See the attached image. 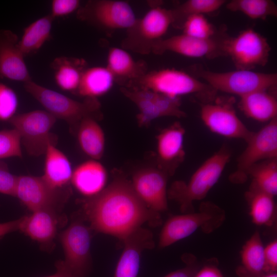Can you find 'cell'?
Masks as SVG:
<instances>
[{
	"label": "cell",
	"mask_w": 277,
	"mask_h": 277,
	"mask_svg": "<svg viewBox=\"0 0 277 277\" xmlns=\"http://www.w3.org/2000/svg\"><path fill=\"white\" fill-rule=\"evenodd\" d=\"M81 214L92 230L121 241L145 223L160 226V214L150 210L135 192L131 182L122 176L97 195L80 201Z\"/></svg>",
	"instance_id": "obj_1"
},
{
	"label": "cell",
	"mask_w": 277,
	"mask_h": 277,
	"mask_svg": "<svg viewBox=\"0 0 277 277\" xmlns=\"http://www.w3.org/2000/svg\"><path fill=\"white\" fill-rule=\"evenodd\" d=\"M231 155L229 148L223 146L195 170L188 182H173L167 191L168 198L179 204L182 213L194 212L193 202L206 196L218 182Z\"/></svg>",
	"instance_id": "obj_2"
},
{
	"label": "cell",
	"mask_w": 277,
	"mask_h": 277,
	"mask_svg": "<svg viewBox=\"0 0 277 277\" xmlns=\"http://www.w3.org/2000/svg\"><path fill=\"white\" fill-rule=\"evenodd\" d=\"M128 84L129 88L148 90L171 98L194 94L203 103L212 102L217 92L188 73L170 68L146 72Z\"/></svg>",
	"instance_id": "obj_3"
},
{
	"label": "cell",
	"mask_w": 277,
	"mask_h": 277,
	"mask_svg": "<svg viewBox=\"0 0 277 277\" xmlns=\"http://www.w3.org/2000/svg\"><path fill=\"white\" fill-rule=\"evenodd\" d=\"M225 219L224 210L211 202H202L197 212L172 216L166 221L160 234L158 247L160 249L168 247L198 229L204 233H211L221 227Z\"/></svg>",
	"instance_id": "obj_4"
},
{
	"label": "cell",
	"mask_w": 277,
	"mask_h": 277,
	"mask_svg": "<svg viewBox=\"0 0 277 277\" xmlns=\"http://www.w3.org/2000/svg\"><path fill=\"white\" fill-rule=\"evenodd\" d=\"M26 91L53 115L66 121L73 131L85 117L95 118L100 108L97 98H85L83 102L71 98L41 86L32 80L24 83Z\"/></svg>",
	"instance_id": "obj_5"
},
{
	"label": "cell",
	"mask_w": 277,
	"mask_h": 277,
	"mask_svg": "<svg viewBox=\"0 0 277 277\" xmlns=\"http://www.w3.org/2000/svg\"><path fill=\"white\" fill-rule=\"evenodd\" d=\"M194 71L198 77L217 92L220 91L240 97L258 90L275 91L276 88V73L244 70L216 72L201 68H196Z\"/></svg>",
	"instance_id": "obj_6"
},
{
	"label": "cell",
	"mask_w": 277,
	"mask_h": 277,
	"mask_svg": "<svg viewBox=\"0 0 277 277\" xmlns=\"http://www.w3.org/2000/svg\"><path fill=\"white\" fill-rule=\"evenodd\" d=\"M92 230L80 213L58 234L64 253L61 261L75 277H87L91 271Z\"/></svg>",
	"instance_id": "obj_7"
},
{
	"label": "cell",
	"mask_w": 277,
	"mask_h": 277,
	"mask_svg": "<svg viewBox=\"0 0 277 277\" xmlns=\"http://www.w3.org/2000/svg\"><path fill=\"white\" fill-rule=\"evenodd\" d=\"M56 120L47 111L36 110L15 114L9 122L18 132L28 153L37 156L45 154L49 143L57 142L50 132Z\"/></svg>",
	"instance_id": "obj_8"
},
{
	"label": "cell",
	"mask_w": 277,
	"mask_h": 277,
	"mask_svg": "<svg viewBox=\"0 0 277 277\" xmlns=\"http://www.w3.org/2000/svg\"><path fill=\"white\" fill-rule=\"evenodd\" d=\"M247 146L237 160L236 168L229 176L233 183H244L249 170L264 161L277 158V118L268 122L246 142Z\"/></svg>",
	"instance_id": "obj_9"
},
{
	"label": "cell",
	"mask_w": 277,
	"mask_h": 277,
	"mask_svg": "<svg viewBox=\"0 0 277 277\" xmlns=\"http://www.w3.org/2000/svg\"><path fill=\"white\" fill-rule=\"evenodd\" d=\"M224 51L225 55L231 58L236 70H252L267 64L271 47L264 36L248 28L236 36H227Z\"/></svg>",
	"instance_id": "obj_10"
},
{
	"label": "cell",
	"mask_w": 277,
	"mask_h": 277,
	"mask_svg": "<svg viewBox=\"0 0 277 277\" xmlns=\"http://www.w3.org/2000/svg\"><path fill=\"white\" fill-rule=\"evenodd\" d=\"M71 193L70 187L56 188L41 176H18L15 197L31 212L50 209L59 212Z\"/></svg>",
	"instance_id": "obj_11"
},
{
	"label": "cell",
	"mask_w": 277,
	"mask_h": 277,
	"mask_svg": "<svg viewBox=\"0 0 277 277\" xmlns=\"http://www.w3.org/2000/svg\"><path fill=\"white\" fill-rule=\"evenodd\" d=\"M173 22L171 10L154 7L128 30L129 35L124 44L128 48L148 53L151 51L153 44L162 39Z\"/></svg>",
	"instance_id": "obj_12"
},
{
	"label": "cell",
	"mask_w": 277,
	"mask_h": 277,
	"mask_svg": "<svg viewBox=\"0 0 277 277\" xmlns=\"http://www.w3.org/2000/svg\"><path fill=\"white\" fill-rule=\"evenodd\" d=\"M121 92L136 106L138 110L136 119L140 126L147 127L152 121L161 117L186 116L181 108L180 98H171L145 89L123 87Z\"/></svg>",
	"instance_id": "obj_13"
},
{
	"label": "cell",
	"mask_w": 277,
	"mask_h": 277,
	"mask_svg": "<svg viewBox=\"0 0 277 277\" xmlns=\"http://www.w3.org/2000/svg\"><path fill=\"white\" fill-rule=\"evenodd\" d=\"M78 15L82 20L110 30H129L137 21L131 7L123 1H90L78 9Z\"/></svg>",
	"instance_id": "obj_14"
},
{
	"label": "cell",
	"mask_w": 277,
	"mask_h": 277,
	"mask_svg": "<svg viewBox=\"0 0 277 277\" xmlns=\"http://www.w3.org/2000/svg\"><path fill=\"white\" fill-rule=\"evenodd\" d=\"M227 36L221 31L211 38L202 39L183 33L156 41L151 51L157 54L170 51L189 57L212 59L225 55L224 44Z\"/></svg>",
	"instance_id": "obj_15"
},
{
	"label": "cell",
	"mask_w": 277,
	"mask_h": 277,
	"mask_svg": "<svg viewBox=\"0 0 277 277\" xmlns=\"http://www.w3.org/2000/svg\"><path fill=\"white\" fill-rule=\"evenodd\" d=\"M212 102L202 104L200 115L204 125L216 134L246 142L253 132L239 118L232 105L228 102Z\"/></svg>",
	"instance_id": "obj_16"
},
{
	"label": "cell",
	"mask_w": 277,
	"mask_h": 277,
	"mask_svg": "<svg viewBox=\"0 0 277 277\" xmlns=\"http://www.w3.org/2000/svg\"><path fill=\"white\" fill-rule=\"evenodd\" d=\"M167 177L168 175L158 168H145L136 171L131 182L142 202L160 214L168 209Z\"/></svg>",
	"instance_id": "obj_17"
},
{
	"label": "cell",
	"mask_w": 277,
	"mask_h": 277,
	"mask_svg": "<svg viewBox=\"0 0 277 277\" xmlns=\"http://www.w3.org/2000/svg\"><path fill=\"white\" fill-rule=\"evenodd\" d=\"M61 212L42 209L21 217L19 229L21 232L38 243L43 250H51L64 217Z\"/></svg>",
	"instance_id": "obj_18"
},
{
	"label": "cell",
	"mask_w": 277,
	"mask_h": 277,
	"mask_svg": "<svg viewBox=\"0 0 277 277\" xmlns=\"http://www.w3.org/2000/svg\"><path fill=\"white\" fill-rule=\"evenodd\" d=\"M185 130L179 122L163 129L156 137L158 168L172 175L184 161Z\"/></svg>",
	"instance_id": "obj_19"
},
{
	"label": "cell",
	"mask_w": 277,
	"mask_h": 277,
	"mask_svg": "<svg viewBox=\"0 0 277 277\" xmlns=\"http://www.w3.org/2000/svg\"><path fill=\"white\" fill-rule=\"evenodd\" d=\"M124 249L117 262L113 277H137L142 252L155 245L152 232L140 227L123 241Z\"/></svg>",
	"instance_id": "obj_20"
},
{
	"label": "cell",
	"mask_w": 277,
	"mask_h": 277,
	"mask_svg": "<svg viewBox=\"0 0 277 277\" xmlns=\"http://www.w3.org/2000/svg\"><path fill=\"white\" fill-rule=\"evenodd\" d=\"M18 42L17 35L12 31L0 30V77L24 83L31 78Z\"/></svg>",
	"instance_id": "obj_21"
},
{
	"label": "cell",
	"mask_w": 277,
	"mask_h": 277,
	"mask_svg": "<svg viewBox=\"0 0 277 277\" xmlns=\"http://www.w3.org/2000/svg\"><path fill=\"white\" fill-rule=\"evenodd\" d=\"M107 172L97 160H90L79 165L73 171L71 183L85 198L94 196L105 188Z\"/></svg>",
	"instance_id": "obj_22"
},
{
	"label": "cell",
	"mask_w": 277,
	"mask_h": 277,
	"mask_svg": "<svg viewBox=\"0 0 277 277\" xmlns=\"http://www.w3.org/2000/svg\"><path fill=\"white\" fill-rule=\"evenodd\" d=\"M56 142H50L47 146L42 176L53 187H70L73 170L68 157L56 147Z\"/></svg>",
	"instance_id": "obj_23"
},
{
	"label": "cell",
	"mask_w": 277,
	"mask_h": 277,
	"mask_svg": "<svg viewBox=\"0 0 277 277\" xmlns=\"http://www.w3.org/2000/svg\"><path fill=\"white\" fill-rule=\"evenodd\" d=\"M270 91L258 90L240 97V109L246 116L260 122L268 123L276 118L277 100Z\"/></svg>",
	"instance_id": "obj_24"
},
{
	"label": "cell",
	"mask_w": 277,
	"mask_h": 277,
	"mask_svg": "<svg viewBox=\"0 0 277 277\" xmlns=\"http://www.w3.org/2000/svg\"><path fill=\"white\" fill-rule=\"evenodd\" d=\"M264 248L259 231H255L243 245L241 264L237 267L238 277H262L266 274Z\"/></svg>",
	"instance_id": "obj_25"
},
{
	"label": "cell",
	"mask_w": 277,
	"mask_h": 277,
	"mask_svg": "<svg viewBox=\"0 0 277 277\" xmlns=\"http://www.w3.org/2000/svg\"><path fill=\"white\" fill-rule=\"evenodd\" d=\"M107 63L106 67L113 75L115 81H128V83L146 73L143 62L135 61L127 51L117 47L110 48Z\"/></svg>",
	"instance_id": "obj_26"
},
{
	"label": "cell",
	"mask_w": 277,
	"mask_h": 277,
	"mask_svg": "<svg viewBox=\"0 0 277 277\" xmlns=\"http://www.w3.org/2000/svg\"><path fill=\"white\" fill-rule=\"evenodd\" d=\"M76 131L78 144L84 153L92 160L100 159L105 150V137L95 118L89 116L84 118Z\"/></svg>",
	"instance_id": "obj_27"
},
{
	"label": "cell",
	"mask_w": 277,
	"mask_h": 277,
	"mask_svg": "<svg viewBox=\"0 0 277 277\" xmlns=\"http://www.w3.org/2000/svg\"><path fill=\"white\" fill-rule=\"evenodd\" d=\"M55 82L63 90L76 92L82 74L86 69L83 60L60 56L51 63Z\"/></svg>",
	"instance_id": "obj_28"
},
{
	"label": "cell",
	"mask_w": 277,
	"mask_h": 277,
	"mask_svg": "<svg viewBox=\"0 0 277 277\" xmlns=\"http://www.w3.org/2000/svg\"><path fill=\"white\" fill-rule=\"evenodd\" d=\"M114 82L113 75L106 66L86 68L76 93L85 98H97L109 91Z\"/></svg>",
	"instance_id": "obj_29"
},
{
	"label": "cell",
	"mask_w": 277,
	"mask_h": 277,
	"mask_svg": "<svg viewBox=\"0 0 277 277\" xmlns=\"http://www.w3.org/2000/svg\"><path fill=\"white\" fill-rule=\"evenodd\" d=\"M245 197L253 223L258 226H271L274 223L276 208L273 196L249 188L246 192Z\"/></svg>",
	"instance_id": "obj_30"
},
{
	"label": "cell",
	"mask_w": 277,
	"mask_h": 277,
	"mask_svg": "<svg viewBox=\"0 0 277 277\" xmlns=\"http://www.w3.org/2000/svg\"><path fill=\"white\" fill-rule=\"evenodd\" d=\"M54 18L50 14L39 18L27 26L18 42L24 56L37 51L49 38Z\"/></svg>",
	"instance_id": "obj_31"
},
{
	"label": "cell",
	"mask_w": 277,
	"mask_h": 277,
	"mask_svg": "<svg viewBox=\"0 0 277 277\" xmlns=\"http://www.w3.org/2000/svg\"><path fill=\"white\" fill-rule=\"evenodd\" d=\"M252 181L249 188L273 197L277 194V161L268 160L254 165L249 171Z\"/></svg>",
	"instance_id": "obj_32"
},
{
	"label": "cell",
	"mask_w": 277,
	"mask_h": 277,
	"mask_svg": "<svg viewBox=\"0 0 277 277\" xmlns=\"http://www.w3.org/2000/svg\"><path fill=\"white\" fill-rule=\"evenodd\" d=\"M226 7L230 11L241 12L253 19L277 16V6L271 0H232L226 3Z\"/></svg>",
	"instance_id": "obj_33"
},
{
	"label": "cell",
	"mask_w": 277,
	"mask_h": 277,
	"mask_svg": "<svg viewBox=\"0 0 277 277\" xmlns=\"http://www.w3.org/2000/svg\"><path fill=\"white\" fill-rule=\"evenodd\" d=\"M227 2L224 0H188L171 10L172 25L181 27L185 20L194 15H204L218 10Z\"/></svg>",
	"instance_id": "obj_34"
},
{
	"label": "cell",
	"mask_w": 277,
	"mask_h": 277,
	"mask_svg": "<svg viewBox=\"0 0 277 277\" xmlns=\"http://www.w3.org/2000/svg\"><path fill=\"white\" fill-rule=\"evenodd\" d=\"M181 28L183 34L202 39L214 37L219 32L204 15H194L187 17Z\"/></svg>",
	"instance_id": "obj_35"
},
{
	"label": "cell",
	"mask_w": 277,
	"mask_h": 277,
	"mask_svg": "<svg viewBox=\"0 0 277 277\" xmlns=\"http://www.w3.org/2000/svg\"><path fill=\"white\" fill-rule=\"evenodd\" d=\"M21 139L13 128L0 131V160L11 157H22Z\"/></svg>",
	"instance_id": "obj_36"
},
{
	"label": "cell",
	"mask_w": 277,
	"mask_h": 277,
	"mask_svg": "<svg viewBox=\"0 0 277 277\" xmlns=\"http://www.w3.org/2000/svg\"><path fill=\"white\" fill-rule=\"evenodd\" d=\"M0 77V122L9 121L15 115L18 98L14 91L1 82Z\"/></svg>",
	"instance_id": "obj_37"
},
{
	"label": "cell",
	"mask_w": 277,
	"mask_h": 277,
	"mask_svg": "<svg viewBox=\"0 0 277 277\" xmlns=\"http://www.w3.org/2000/svg\"><path fill=\"white\" fill-rule=\"evenodd\" d=\"M18 176L10 172L7 164L0 160V193L15 196Z\"/></svg>",
	"instance_id": "obj_38"
},
{
	"label": "cell",
	"mask_w": 277,
	"mask_h": 277,
	"mask_svg": "<svg viewBox=\"0 0 277 277\" xmlns=\"http://www.w3.org/2000/svg\"><path fill=\"white\" fill-rule=\"evenodd\" d=\"M185 266L166 274L165 277H194L200 267L197 258L191 253H185L182 256Z\"/></svg>",
	"instance_id": "obj_39"
},
{
	"label": "cell",
	"mask_w": 277,
	"mask_h": 277,
	"mask_svg": "<svg viewBox=\"0 0 277 277\" xmlns=\"http://www.w3.org/2000/svg\"><path fill=\"white\" fill-rule=\"evenodd\" d=\"M80 4L78 0H53L50 15L53 18L68 15L78 9Z\"/></svg>",
	"instance_id": "obj_40"
},
{
	"label": "cell",
	"mask_w": 277,
	"mask_h": 277,
	"mask_svg": "<svg viewBox=\"0 0 277 277\" xmlns=\"http://www.w3.org/2000/svg\"><path fill=\"white\" fill-rule=\"evenodd\" d=\"M194 277H225L219 267L218 260L215 258L207 259L195 273Z\"/></svg>",
	"instance_id": "obj_41"
},
{
	"label": "cell",
	"mask_w": 277,
	"mask_h": 277,
	"mask_svg": "<svg viewBox=\"0 0 277 277\" xmlns=\"http://www.w3.org/2000/svg\"><path fill=\"white\" fill-rule=\"evenodd\" d=\"M264 258L266 273L277 270V241L274 240L264 248Z\"/></svg>",
	"instance_id": "obj_42"
},
{
	"label": "cell",
	"mask_w": 277,
	"mask_h": 277,
	"mask_svg": "<svg viewBox=\"0 0 277 277\" xmlns=\"http://www.w3.org/2000/svg\"><path fill=\"white\" fill-rule=\"evenodd\" d=\"M21 217L17 220L0 223V239L5 235L18 230Z\"/></svg>",
	"instance_id": "obj_43"
},
{
	"label": "cell",
	"mask_w": 277,
	"mask_h": 277,
	"mask_svg": "<svg viewBox=\"0 0 277 277\" xmlns=\"http://www.w3.org/2000/svg\"><path fill=\"white\" fill-rule=\"evenodd\" d=\"M55 266L56 269V272L46 277H75L63 265L61 260L56 262Z\"/></svg>",
	"instance_id": "obj_44"
},
{
	"label": "cell",
	"mask_w": 277,
	"mask_h": 277,
	"mask_svg": "<svg viewBox=\"0 0 277 277\" xmlns=\"http://www.w3.org/2000/svg\"><path fill=\"white\" fill-rule=\"evenodd\" d=\"M262 277H277L276 272L268 273L264 274Z\"/></svg>",
	"instance_id": "obj_45"
},
{
	"label": "cell",
	"mask_w": 277,
	"mask_h": 277,
	"mask_svg": "<svg viewBox=\"0 0 277 277\" xmlns=\"http://www.w3.org/2000/svg\"><path fill=\"white\" fill-rule=\"evenodd\" d=\"M164 277H165V276H164Z\"/></svg>",
	"instance_id": "obj_46"
}]
</instances>
